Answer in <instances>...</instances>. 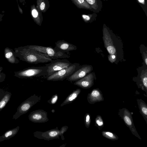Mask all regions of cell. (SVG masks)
Masks as SVG:
<instances>
[{
	"label": "cell",
	"mask_w": 147,
	"mask_h": 147,
	"mask_svg": "<svg viewBox=\"0 0 147 147\" xmlns=\"http://www.w3.org/2000/svg\"><path fill=\"white\" fill-rule=\"evenodd\" d=\"M14 50L15 55L17 57L29 63H47L53 60L46 55L24 46L15 48Z\"/></svg>",
	"instance_id": "obj_1"
},
{
	"label": "cell",
	"mask_w": 147,
	"mask_h": 147,
	"mask_svg": "<svg viewBox=\"0 0 147 147\" xmlns=\"http://www.w3.org/2000/svg\"><path fill=\"white\" fill-rule=\"evenodd\" d=\"M24 47L46 55L53 60L68 58L70 57V56L67 53L57 51L51 46L45 47L36 45H30Z\"/></svg>",
	"instance_id": "obj_2"
},
{
	"label": "cell",
	"mask_w": 147,
	"mask_h": 147,
	"mask_svg": "<svg viewBox=\"0 0 147 147\" xmlns=\"http://www.w3.org/2000/svg\"><path fill=\"white\" fill-rule=\"evenodd\" d=\"M46 70L45 66L30 67L15 72L14 76L21 79L32 78L42 76L45 77Z\"/></svg>",
	"instance_id": "obj_3"
},
{
	"label": "cell",
	"mask_w": 147,
	"mask_h": 147,
	"mask_svg": "<svg viewBox=\"0 0 147 147\" xmlns=\"http://www.w3.org/2000/svg\"><path fill=\"white\" fill-rule=\"evenodd\" d=\"M41 96L34 94L22 103L18 107L17 111L13 115V119L16 120L20 116L26 113L31 108L40 101Z\"/></svg>",
	"instance_id": "obj_4"
},
{
	"label": "cell",
	"mask_w": 147,
	"mask_h": 147,
	"mask_svg": "<svg viewBox=\"0 0 147 147\" xmlns=\"http://www.w3.org/2000/svg\"><path fill=\"white\" fill-rule=\"evenodd\" d=\"M72 63L65 59H54L49 63L45 65L46 70L44 77L46 78L62 69L67 67Z\"/></svg>",
	"instance_id": "obj_5"
},
{
	"label": "cell",
	"mask_w": 147,
	"mask_h": 147,
	"mask_svg": "<svg viewBox=\"0 0 147 147\" xmlns=\"http://www.w3.org/2000/svg\"><path fill=\"white\" fill-rule=\"evenodd\" d=\"M80 65L78 63H72L67 68L62 69L46 78L48 81H63L71 75L78 68Z\"/></svg>",
	"instance_id": "obj_6"
},
{
	"label": "cell",
	"mask_w": 147,
	"mask_h": 147,
	"mask_svg": "<svg viewBox=\"0 0 147 147\" xmlns=\"http://www.w3.org/2000/svg\"><path fill=\"white\" fill-rule=\"evenodd\" d=\"M118 114L120 118L123 120L125 125L129 129L132 134L141 140V138L134 125L131 113L126 108H122L119 110Z\"/></svg>",
	"instance_id": "obj_7"
},
{
	"label": "cell",
	"mask_w": 147,
	"mask_h": 147,
	"mask_svg": "<svg viewBox=\"0 0 147 147\" xmlns=\"http://www.w3.org/2000/svg\"><path fill=\"white\" fill-rule=\"evenodd\" d=\"M103 39L105 46L110 54L108 57L114 55L117 57V50L110 34L106 27L103 28Z\"/></svg>",
	"instance_id": "obj_8"
},
{
	"label": "cell",
	"mask_w": 147,
	"mask_h": 147,
	"mask_svg": "<svg viewBox=\"0 0 147 147\" xmlns=\"http://www.w3.org/2000/svg\"><path fill=\"white\" fill-rule=\"evenodd\" d=\"M92 68L90 65H83L80 66L66 80L70 82H75L89 74Z\"/></svg>",
	"instance_id": "obj_9"
},
{
	"label": "cell",
	"mask_w": 147,
	"mask_h": 147,
	"mask_svg": "<svg viewBox=\"0 0 147 147\" xmlns=\"http://www.w3.org/2000/svg\"><path fill=\"white\" fill-rule=\"evenodd\" d=\"M34 136L38 139L50 140L59 139L60 130L58 127L44 132L36 131L33 133Z\"/></svg>",
	"instance_id": "obj_10"
},
{
	"label": "cell",
	"mask_w": 147,
	"mask_h": 147,
	"mask_svg": "<svg viewBox=\"0 0 147 147\" xmlns=\"http://www.w3.org/2000/svg\"><path fill=\"white\" fill-rule=\"evenodd\" d=\"M28 117L30 121L34 123H43L49 120L47 113L42 109L32 111L29 114Z\"/></svg>",
	"instance_id": "obj_11"
},
{
	"label": "cell",
	"mask_w": 147,
	"mask_h": 147,
	"mask_svg": "<svg viewBox=\"0 0 147 147\" xmlns=\"http://www.w3.org/2000/svg\"><path fill=\"white\" fill-rule=\"evenodd\" d=\"M94 79L93 73H91L75 82L74 84L83 89H88L94 85Z\"/></svg>",
	"instance_id": "obj_12"
},
{
	"label": "cell",
	"mask_w": 147,
	"mask_h": 147,
	"mask_svg": "<svg viewBox=\"0 0 147 147\" xmlns=\"http://www.w3.org/2000/svg\"><path fill=\"white\" fill-rule=\"evenodd\" d=\"M54 49L56 51L63 53H69V52L76 50L77 47L75 45L64 40H59L55 42Z\"/></svg>",
	"instance_id": "obj_13"
},
{
	"label": "cell",
	"mask_w": 147,
	"mask_h": 147,
	"mask_svg": "<svg viewBox=\"0 0 147 147\" xmlns=\"http://www.w3.org/2000/svg\"><path fill=\"white\" fill-rule=\"evenodd\" d=\"M88 102L91 104L102 101L104 100V98L102 92L98 88L93 89L88 93L87 96Z\"/></svg>",
	"instance_id": "obj_14"
},
{
	"label": "cell",
	"mask_w": 147,
	"mask_h": 147,
	"mask_svg": "<svg viewBox=\"0 0 147 147\" xmlns=\"http://www.w3.org/2000/svg\"><path fill=\"white\" fill-rule=\"evenodd\" d=\"M11 95V92L0 88V112L10 100Z\"/></svg>",
	"instance_id": "obj_15"
},
{
	"label": "cell",
	"mask_w": 147,
	"mask_h": 147,
	"mask_svg": "<svg viewBox=\"0 0 147 147\" xmlns=\"http://www.w3.org/2000/svg\"><path fill=\"white\" fill-rule=\"evenodd\" d=\"M4 56L9 63L13 64H18L20 62L19 60L16 56L14 51L12 49L6 47L4 51Z\"/></svg>",
	"instance_id": "obj_16"
},
{
	"label": "cell",
	"mask_w": 147,
	"mask_h": 147,
	"mask_svg": "<svg viewBox=\"0 0 147 147\" xmlns=\"http://www.w3.org/2000/svg\"><path fill=\"white\" fill-rule=\"evenodd\" d=\"M146 70L142 72L139 79L136 81L138 88H140L147 94V74Z\"/></svg>",
	"instance_id": "obj_17"
},
{
	"label": "cell",
	"mask_w": 147,
	"mask_h": 147,
	"mask_svg": "<svg viewBox=\"0 0 147 147\" xmlns=\"http://www.w3.org/2000/svg\"><path fill=\"white\" fill-rule=\"evenodd\" d=\"M40 12L34 5L31 6V13L32 17L35 22L39 26H41L42 21V16Z\"/></svg>",
	"instance_id": "obj_18"
},
{
	"label": "cell",
	"mask_w": 147,
	"mask_h": 147,
	"mask_svg": "<svg viewBox=\"0 0 147 147\" xmlns=\"http://www.w3.org/2000/svg\"><path fill=\"white\" fill-rule=\"evenodd\" d=\"M81 92L80 89L78 88L74 90L65 98V100L60 105L61 107H62L67 104L72 103L78 97Z\"/></svg>",
	"instance_id": "obj_19"
},
{
	"label": "cell",
	"mask_w": 147,
	"mask_h": 147,
	"mask_svg": "<svg viewBox=\"0 0 147 147\" xmlns=\"http://www.w3.org/2000/svg\"><path fill=\"white\" fill-rule=\"evenodd\" d=\"M137 102L140 112L147 124V104L141 99H137Z\"/></svg>",
	"instance_id": "obj_20"
},
{
	"label": "cell",
	"mask_w": 147,
	"mask_h": 147,
	"mask_svg": "<svg viewBox=\"0 0 147 147\" xmlns=\"http://www.w3.org/2000/svg\"><path fill=\"white\" fill-rule=\"evenodd\" d=\"M20 128L19 126L9 130L6 131L3 135L0 136V142L9 140L14 136L18 133Z\"/></svg>",
	"instance_id": "obj_21"
},
{
	"label": "cell",
	"mask_w": 147,
	"mask_h": 147,
	"mask_svg": "<svg viewBox=\"0 0 147 147\" xmlns=\"http://www.w3.org/2000/svg\"><path fill=\"white\" fill-rule=\"evenodd\" d=\"M92 8L93 11L98 12L102 7V3L100 0H85Z\"/></svg>",
	"instance_id": "obj_22"
},
{
	"label": "cell",
	"mask_w": 147,
	"mask_h": 147,
	"mask_svg": "<svg viewBox=\"0 0 147 147\" xmlns=\"http://www.w3.org/2000/svg\"><path fill=\"white\" fill-rule=\"evenodd\" d=\"M78 8L92 11V8L85 0H71Z\"/></svg>",
	"instance_id": "obj_23"
},
{
	"label": "cell",
	"mask_w": 147,
	"mask_h": 147,
	"mask_svg": "<svg viewBox=\"0 0 147 147\" xmlns=\"http://www.w3.org/2000/svg\"><path fill=\"white\" fill-rule=\"evenodd\" d=\"M103 136L111 140H118L119 138L116 134L109 131H103L101 132Z\"/></svg>",
	"instance_id": "obj_24"
},
{
	"label": "cell",
	"mask_w": 147,
	"mask_h": 147,
	"mask_svg": "<svg viewBox=\"0 0 147 147\" xmlns=\"http://www.w3.org/2000/svg\"><path fill=\"white\" fill-rule=\"evenodd\" d=\"M37 7L40 12H45L47 9V5L45 0H37Z\"/></svg>",
	"instance_id": "obj_25"
},
{
	"label": "cell",
	"mask_w": 147,
	"mask_h": 147,
	"mask_svg": "<svg viewBox=\"0 0 147 147\" xmlns=\"http://www.w3.org/2000/svg\"><path fill=\"white\" fill-rule=\"evenodd\" d=\"M97 15L96 13L88 15L83 14L82 16V18L84 21L86 23L91 22L96 19Z\"/></svg>",
	"instance_id": "obj_26"
},
{
	"label": "cell",
	"mask_w": 147,
	"mask_h": 147,
	"mask_svg": "<svg viewBox=\"0 0 147 147\" xmlns=\"http://www.w3.org/2000/svg\"><path fill=\"white\" fill-rule=\"evenodd\" d=\"M95 125L97 127L99 130L102 129L104 126V122L102 117L98 115L94 120Z\"/></svg>",
	"instance_id": "obj_27"
},
{
	"label": "cell",
	"mask_w": 147,
	"mask_h": 147,
	"mask_svg": "<svg viewBox=\"0 0 147 147\" xmlns=\"http://www.w3.org/2000/svg\"><path fill=\"white\" fill-rule=\"evenodd\" d=\"M84 121L85 127L87 128H88L91 121V116L89 113H87L85 114L84 118Z\"/></svg>",
	"instance_id": "obj_28"
},
{
	"label": "cell",
	"mask_w": 147,
	"mask_h": 147,
	"mask_svg": "<svg viewBox=\"0 0 147 147\" xmlns=\"http://www.w3.org/2000/svg\"><path fill=\"white\" fill-rule=\"evenodd\" d=\"M58 98L57 94H56L53 96L50 99L47 101V102L50 104L54 105L57 102Z\"/></svg>",
	"instance_id": "obj_29"
},
{
	"label": "cell",
	"mask_w": 147,
	"mask_h": 147,
	"mask_svg": "<svg viewBox=\"0 0 147 147\" xmlns=\"http://www.w3.org/2000/svg\"><path fill=\"white\" fill-rule=\"evenodd\" d=\"M68 129V126H64L61 127L60 130L59 136L61 137V139L62 140H65L63 136L64 134L67 131Z\"/></svg>",
	"instance_id": "obj_30"
},
{
	"label": "cell",
	"mask_w": 147,
	"mask_h": 147,
	"mask_svg": "<svg viewBox=\"0 0 147 147\" xmlns=\"http://www.w3.org/2000/svg\"><path fill=\"white\" fill-rule=\"evenodd\" d=\"M5 77L6 75L3 72L0 73V82L4 81L5 80Z\"/></svg>",
	"instance_id": "obj_31"
},
{
	"label": "cell",
	"mask_w": 147,
	"mask_h": 147,
	"mask_svg": "<svg viewBox=\"0 0 147 147\" xmlns=\"http://www.w3.org/2000/svg\"><path fill=\"white\" fill-rule=\"evenodd\" d=\"M144 59L145 63L146 65H147V54L145 53H144L143 54Z\"/></svg>",
	"instance_id": "obj_32"
},
{
	"label": "cell",
	"mask_w": 147,
	"mask_h": 147,
	"mask_svg": "<svg viewBox=\"0 0 147 147\" xmlns=\"http://www.w3.org/2000/svg\"><path fill=\"white\" fill-rule=\"evenodd\" d=\"M17 3L18 4V6L19 11L22 14L23 13V11H22V9L19 6L18 4V0H17Z\"/></svg>",
	"instance_id": "obj_33"
},
{
	"label": "cell",
	"mask_w": 147,
	"mask_h": 147,
	"mask_svg": "<svg viewBox=\"0 0 147 147\" xmlns=\"http://www.w3.org/2000/svg\"><path fill=\"white\" fill-rule=\"evenodd\" d=\"M138 2L143 5L145 4V0H138Z\"/></svg>",
	"instance_id": "obj_34"
},
{
	"label": "cell",
	"mask_w": 147,
	"mask_h": 147,
	"mask_svg": "<svg viewBox=\"0 0 147 147\" xmlns=\"http://www.w3.org/2000/svg\"><path fill=\"white\" fill-rule=\"evenodd\" d=\"M4 16V14L0 13V22L2 20V18Z\"/></svg>",
	"instance_id": "obj_35"
},
{
	"label": "cell",
	"mask_w": 147,
	"mask_h": 147,
	"mask_svg": "<svg viewBox=\"0 0 147 147\" xmlns=\"http://www.w3.org/2000/svg\"><path fill=\"white\" fill-rule=\"evenodd\" d=\"M3 70V67H0V73H1V71Z\"/></svg>",
	"instance_id": "obj_36"
},
{
	"label": "cell",
	"mask_w": 147,
	"mask_h": 147,
	"mask_svg": "<svg viewBox=\"0 0 147 147\" xmlns=\"http://www.w3.org/2000/svg\"><path fill=\"white\" fill-rule=\"evenodd\" d=\"M20 2L21 3H24L25 2V0H19Z\"/></svg>",
	"instance_id": "obj_37"
}]
</instances>
